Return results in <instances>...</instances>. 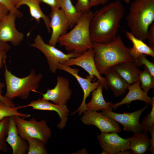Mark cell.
Here are the masks:
<instances>
[{"label": "cell", "mask_w": 154, "mask_h": 154, "mask_svg": "<svg viewBox=\"0 0 154 154\" xmlns=\"http://www.w3.org/2000/svg\"><path fill=\"white\" fill-rule=\"evenodd\" d=\"M124 14V7L119 0L93 12L90 25L92 42L106 43L114 40L118 35L120 22Z\"/></svg>", "instance_id": "1"}, {"label": "cell", "mask_w": 154, "mask_h": 154, "mask_svg": "<svg viewBox=\"0 0 154 154\" xmlns=\"http://www.w3.org/2000/svg\"><path fill=\"white\" fill-rule=\"evenodd\" d=\"M129 48L125 46L120 35L108 43L93 42L94 62L100 74H104L107 70L119 63L134 61L129 54Z\"/></svg>", "instance_id": "2"}, {"label": "cell", "mask_w": 154, "mask_h": 154, "mask_svg": "<svg viewBox=\"0 0 154 154\" xmlns=\"http://www.w3.org/2000/svg\"><path fill=\"white\" fill-rule=\"evenodd\" d=\"M126 21L130 32L143 41L154 20V0H135L129 7Z\"/></svg>", "instance_id": "3"}, {"label": "cell", "mask_w": 154, "mask_h": 154, "mask_svg": "<svg viewBox=\"0 0 154 154\" xmlns=\"http://www.w3.org/2000/svg\"><path fill=\"white\" fill-rule=\"evenodd\" d=\"M93 14L91 11L84 14L72 29L60 37L57 43L67 51L81 54L92 48L90 25Z\"/></svg>", "instance_id": "4"}, {"label": "cell", "mask_w": 154, "mask_h": 154, "mask_svg": "<svg viewBox=\"0 0 154 154\" xmlns=\"http://www.w3.org/2000/svg\"><path fill=\"white\" fill-rule=\"evenodd\" d=\"M5 66L4 76L6 91L4 96L12 100L16 97L27 100L31 91L36 92L38 89L39 83L42 77L41 73H37L33 69L27 76L19 78L12 74L7 68L6 61Z\"/></svg>", "instance_id": "5"}, {"label": "cell", "mask_w": 154, "mask_h": 154, "mask_svg": "<svg viewBox=\"0 0 154 154\" xmlns=\"http://www.w3.org/2000/svg\"><path fill=\"white\" fill-rule=\"evenodd\" d=\"M13 117L18 133L23 139L26 140L29 137L38 139L46 144L50 138L52 131L46 120L37 121L34 117L27 120L19 116Z\"/></svg>", "instance_id": "6"}, {"label": "cell", "mask_w": 154, "mask_h": 154, "mask_svg": "<svg viewBox=\"0 0 154 154\" xmlns=\"http://www.w3.org/2000/svg\"><path fill=\"white\" fill-rule=\"evenodd\" d=\"M31 46L38 49L44 54L49 69L53 73H55L58 69L59 64H63L70 59L81 55L73 52L65 54L55 46L45 43L41 36L39 34L36 37L33 43Z\"/></svg>", "instance_id": "7"}, {"label": "cell", "mask_w": 154, "mask_h": 154, "mask_svg": "<svg viewBox=\"0 0 154 154\" xmlns=\"http://www.w3.org/2000/svg\"><path fill=\"white\" fill-rule=\"evenodd\" d=\"M148 107L147 104L140 110L132 112L123 114L116 113L112 110L106 109L102 110L100 113L121 124L125 131L134 133L142 132L139 119L143 112Z\"/></svg>", "instance_id": "8"}, {"label": "cell", "mask_w": 154, "mask_h": 154, "mask_svg": "<svg viewBox=\"0 0 154 154\" xmlns=\"http://www.w3.org/2000/svg\"><path fill=\"white\" fill-rule=\"evenodd\" d=\"M94 52L92 48L76 57L72 58L62 64L67 66H77L82 68L92 78L96 77L103 88L106 90L109 89L105 78L100 74L96 67L94 59Z\"/></svg>", "instance_id": "9"}, {"label": "cell", "mask_w": 154, "mask_h": 154, "mask_svg": "<svg viewBox=\"0 0 154 154\" xmlns=\"http://www.w3.org/2000/svg\"><path fill=\"white\" fill-rule=\"evenodd\" d=\"M81 118L86 125H93L98 127L101 133H119L121 129L118 123L110 118L96 111H85Z\"/></svg>", "instance_id": "10"}, {"label": "cell", "mask_w": 154, "mask_h": 154, "mask_svg": "<svg viewBox=\"0 0 154 154\" xmlns=\"http://www.w3.org/2000/svg\"><path fill=\"white\" fill-rule=\"evenodd\" d=\"M58 69L65 71L73 76L76 79L83 92V97L82 101L80 106L71 114L73 115L78 112L79 115H81L86 110V101L91 92L96 89L100 83L98 80L97 81L92 82L93 78L89 75L87 76L86 78H83L80 76L78 74L79 72L78 69L72 68L69 66H65L59 64Z\"/></svg>", "instance_id": "11"}, {"label": "cell", "mask_w": 154, "mask_h": 154, "mask_svg": "<svg viewBox=\"0 0 154 154\" xmlns=\"http://www.w3.org/2000/svg\"><path fill=\"white\" fill-rule=\"evenodd\" d=\"M17 15L9 12L0 20V40L4 42H10L14 46L19 45L23 39V34L17 29L15 21Z\"/></svg>", "instance_id": "12"}, {"label": "cell", "mask_w": 154, "mask_h": 154, "mask_svg": "<svg viewBox=\"0 0 154 154\" xmlns=\"http://www.w3.org/2000/svg\"><path fill=\"white\" fill-rule=\"evenodd\" d=\"M72 94L68 80L62 76H58L54 87L48 89L45 93L42 94V99L51 101L56 105H66Z\"/></svg>", "instance_id": "13"}, {"label": "cell", "mask_w": 154, "mask_h": 154, "mask_svg": "<svg viewBox=\"0 0 154 154\" xmlns=\"http://www.w3.org/2000/svg\"><path fill=\"white\" fill-rule=\"evenodd\" d=\"M51 10L49 16L52 33L48 44L55 46L59 38L67 33L69 25L68 21L61 8Z\"/></svg>", "instance_id": "14"}, {"label": "cell", "mask_w": 154, "mask_h": 154, "mask_svg": "<svg viewBox=\"0 0 154 154\" xmlns=\"http://www.w3.org/2000/svg\"><path fill=\"white\" fill-rule=\"evenodd\" d=\"M97 138L103 150L108 154H116L121 151L130 149L129 140L123 138L117 133H101Z\"/></svg>", "instance_id": "15"}, {"label": "cell", "mask_w": 154, "mask_h": 154, "mask_svg": "<svg viewBox=\"0 0 154 154\" xmlns=\"http://www.w3.org/2000/svg\"><path fill=\"white\" fill-rule=\"evenodd\" d=\"M30 107H32L33 110L55 112L58 114L60 119L57 125L58 128L62 129L66 127L70 112L69 109L66 105H56L51 103L48 101L39 99L31 102L27 105L22 106V108Z\"/></svg>", "instance_id": "16"}, {"label": "cell", "mask_w": 154, "mask_h": 154, "mask_svg": "<svg viewBox=\"0 0 154 154\" xmlns=\"http://www.w3.org/2000/svg\"><path fill=\"white\" fill-rule=\"evenodd\" d=\"M9 123L5 141L11 147L13 154H25L28 149L27 141L19 134L13 116L9 117Z\"/></svg>", "instance_id": "17"}, {"label": "cell", "mask_w": 154, "mask_h": 154, "mask_svg": "<svg viewBox=\"0 0 154 154\" xmlns=\"http://www.w3.org/2000/svg\"><path fill=\"white\" fill-rule=\"evenodd\" d=\"M140 81L138 80L133 84L129 85V91L125 97L121 101L113 104L112 109L116 110L119 106L125 104H130L132 101L140 100L147 104L151 105L152 98L148 95V93L144 91L140 86Z\"/></svg>", "instance_id": "18"}, {"label": "cell", "mask_w": 154, "mask_h": 154, "mask_svg": "<svg viewBox=\"0 0 154 154\" xmlns=\"http://www.w3.org/2000/svg\"><path fill=\"white\" fill-rule=\"evenodd\" d=\"M112 68L129 85L139 80V75L141 71L134 61L121 62Z\"/></svg>", "instance_id": "19"}, {"label": "cell", "mask_w": 154, "mask_h": 154, "mask_svg": "<svg viewBox=\"0 0 154 154\" xmlns=\"http://www.w3.org/2000/svg\"><path fill=\"white\" fill-rule=\"evenodd\" d=\"M104 74L108 86L114 95L118 97L124 95L129 85L112 68L107 70Z\"/></svg>", "instance_id": "20"}, {"label": "cell", "mask_w": 154, "mask_h": 154, "mask_svg": "<svg viewBox=\"0 0 154 154\" xmlns=\"http://www.w3.org/2000/svg\"><path fill=\"white\" fill-rule=\"evenodd\" d=\"M38 0H21L15 7L18 9L21 6L25 5L27 6L29 10L31 17L38 23H39L42 19L48 33L51 31L50 25V19L42 11Z\"/></svg>", "instance_id": "21"}, {"label": "cell", "mask_w": 154, "mask_h": 154, "mask_svg": "<svg viewBox=\"0 0 154 154\" xmlns=\"http://www.w3.org/2000/svg\"><path fill=\"white\" fill-rule=\"evenodd\" d=\"M103 88L100 83L98 88L92 92L91 99L86 104V110L98 111L103 109L112 110L113 104L105 100L103 94Z\"/></svg>", "instance_id": "22"}, {"label": "cell", "mask_w": 154, "mask_h": 154, "mask_svg": "<svg viewBox=\"0 0 154 154\" xmlns=\"http://www.w3.org/2000/svg\"><path fill=\"white\" fill-rule=\"evenodd\" d=\"M127 37L133 44L132 47H130L129 54L134 60L141 54L149 55L154 57V49L145 43L143 41L136 37L130 32H125Z\"/></svg>", "instance_id": "23"}, {"label": "cell", "mask_w": 154, "mask_h": 154, "mask_svg": "<svg viewBox=\"0 0 154 154\" xmlns=\"http://www.w3.org/2000/svg\"><path fill=\"white\" fill-rule=\"evenodd\" d=\"M129 142V148L133 154H143L148 150L150 145V140L147 132L134 133L132 137L127 138Z\"/></svg>", "instance_id": "24"}, {"label": "cell", "mask_w": 154, "mask_h": 154, "mask_svg": "<svg viewBox=\"0 0 154 154\" xmlns=\"http://www.w3.org/2000/svg\"><path fill=\"white\" fill-rule=\"evenodd\" d=\"M60 8L62 10L70 28L77 24L84 14L77 11L71 0H61Z\"/></svg>", "instance_id": "25"}, {"label": "cell", "mask_w": 154, "mask_h": 154, "mask_svg": "<svg viewBox=\"0 0 154 154\" xmlns=\"http://www.w3.org/2000/svg\"><path fill=\"white\" fill-rule=\"evenodd\" d=\"M21 108V105L12 107L0 102V121L6 117L11 116H19L24 118L30 117V114L19 112L18 110Z\"/></svg>", "instance_id": "26"}, {"label": "cell", "mask_w": 154, "mask_h": 154, "mask_svg": "<svg viewBox=\"0 0 154 154\" xmlns=\"http://www.w3.org/2000/svg\"><path fill=\"white\" fill-rule=\"evenodd\" d=\"M26 140L28 143L27 154H48L45 148L46 143L38 139L29 137Z\"/></svg>", "instance_id": "27"}, {"label": "cell", "mask_w": 154, "mask_h": 154, "mask_svg": "<svg viewBox=\"0 0 154 154\" xmlns=\"http://www.w3.org/2000/svg\"><path fill=\"white\" fill-rule=\"evenodd\" d=\"M139 79L141 83V87L144 91L148 93L150 89L154 88V77L145 66L144 70L139 74Z\"/></svg>", "instance_id": "28"}, {"label": "cell", "mask_w": 154, "mask_h": 154, "mask_svg": "<svg viewBox=\"0 0 154 154\" xmlns=\"http://www.w3.org/2000/svg\"><path fill=\"white\" fill-rule=\"evenodd\" d=\"M9 123V117L0 121V153H6L8 151L7 145L5 141Z\"/></svg>", "instance_id": "29"}, {"label": "cell", "mask_w": 154, "mask_h": 154, "mask_svg": "<svg viewBox=\"0 0 154 154\" xmlns=\"http://www.w3.org/2000/svg\"><path fill=\"white\" fill-rule=\"evenodd\" d=\"M152 109L150 113L143 119L141 123L142 131H149L152 126L154 124V97L152 98Z\"/></svg>", "instance_id": "30"}, {"label": "cell", "mask_w": 154, "mask_h": 154, "mask_svg": "<svg viewBox=\"0 0 154 154\" xmlns=\"http://www.w3.org/2000/svg\"><path fill=\"white\" fill-rule=\"evenodd\" d=\"M146 55L141 54L134 60V62L138 67L145 65L154 77V63L149 61L146 58Z\"/></svg>", "instance_id": "31"}, {"label": "cell", "mask_w": 154, "mask_h": 154, "mask_svg": "<svg viewBox=\"0 0 154 154\" xmlns=\"http://www.w3.org/2000/svg\"><path fill=\"white\" fill-rule=\"evenodd\" d=\"M77 11L83 14L90 11V0H77L75 6Z\"/></svg>", "instance_id": "32"}, {"label": "cell", "mask_w": 154, "mask_h": 154, "mask_svg": "<svg viewBox=\"0 0 154 154\" xmlns=\"http://www.w3.org/2000/svg\"><path fill=\"white\" fill-rule=\"evenodd\" d=\"M0 3L5 6L9 12L15 14L17 17H21L23 16L22 13L18 10L10 0H0Z\"/></svg>", "instance_id": "33"}, {"label": "cell", "mask_w": 154, "mask_h": 154, "mask_svg": "<svg viewBox=\"0 0 154 154\" xmlns=\"http://www.w3.org/2000/svg\"><path fill=\"white\" fill-rule=\"evenodd\" d=\"M148 40L149 46L154 49V23L149 26L147 35V40Z\"/></svg>", "instance_id": "34"}, {"label": "cell", "mask_w": 154, "mask_h": 154, "mask_svg": "<svg viewBox=\"0 0 154 154\" xmlns=\"http://www.w3.org/2000/svg\"><path fill=\"white\" fill-rule=\"evenodd\" d=\"M39 2L46 4L49 6L51 9L60 8L61 0H38Z\"/></svg>", "instance_id": "35"}, {"label": "cell", "mask_w": 154, "mask_h": 154, "mask_svg": "<svg viewBox=\"0 0 154 154\" xmlns=\"http://www.w3.org/2000/svg\"><path fill=\"white\" fill-rule=\"evenodd\" d=\"M6 52L0 50V68L2 67L3 64L6 61ZM5 86L4 83H2L0 80V94H1L2 90Z\"/></svg>", "instance_id": "36"}, {"label": "cell", "mask_w": 154, "mask_h": 154, "mask_svg": "<svg viewBox=\"0 0 154 154\" xmlns=\"http://www.w3.org/2000/svg\"><path fill=\"white\" fill-rule=\"evenodd\" d=\"M151 138L150 140V145L148 150L150 151L153 154H154V124L151 127L149 131Z\"/></svg>", "instance_id": "37"}, {"label": "cell", "mask_w": 154, "mask_h": 154, "mask_svg": "<svg viewBox=\"0 0 154 154\" xmlns=\"http://www.w3.org/2000/svg\"><path fill=\"white\" fill-rule=\"evenodd\" d=\"M9 12L5 6L0 3V20L7 15Z\"/></svg>", "instance_id": "38"}, {"label": "cell", "mask_w": 154, "mask_h": 154, "mask_svg": "<svg viewBox=\"0 0 154 154\" xmlns=\"http://www.w3.org/2000/svg\"><path fill=\"white\" fill-rule=\"evenodd\" d=\"M0 102H3L11 107H14L15 106V104L12 100L7 99L0 94Z\"/></svg>", "instance_id": "39"}, {"label": "cell", "mask_w": 154, "mask_h": 154, "mask_svg": "<svg viewBox=\"0 0 154 154\" xmlns=\"http://www.w3.org/2000/svg\"><path fill=\"white\" fill-rule=\"evenodd\" d=\"M109 0H90V5L91 7L96 6L100 5H104Z\"/></svg>", "instance_id": "40"}, {"label": "cell", "mask_w": 154, "mask_h": 154, "mask_svg": "<svg viewBox=\"0 0 154 154\" xmlns=\"http://www.w3.org/2000/svg\"><path fill=\"white\" fill-rule=\"evenodd\" d=\"M11 46L6 42H4L0 40V50L7 52L10 50Z\"/></svg>", "instance_id": "41"}, {"label": "cell", "mask_w": 154, "mask_h": 154, "mask_svg": "<svg viewBox=\"0 0 154 154\" xmlns=\"http://www.w3.org/2000/svg\"><path fill=\"white\" fill-rule=\"evenodd\" d=\"M133 154L131 151L129 149H125L121 151L118 152L117 154Z\"/></svg>", "instance_id": "42"}, {"label": "cell", "mask_w": 154, "mask_h": 154, "mask_svg": "<svg viewBox=\"0 0 154 154\" xmlns=\"http://www.w3.org/2000/svg\"><path fill=\"white\" fill-rule=\"evenodd\" d=\"M73 154H88V152L86 148H84L80 151H78L72 153Z\"/></svg>", "instance_id": "43"}, {"label": "cell", "mask_w": 154, "mask_h": 154, "mask_svg": "<svg viewBox=\"0 0 154 154\" xmlns=\"http://www.w3.org/2000/svg\"><path fill=\"white\" fill-rule=\"evenodd\" d=\"M12 3L15 6L21 0H10Z\"/></svg>", "instance_id": "44"}, {"label": "cell", "mask_w": 154, "mask_h": 154, "mask_svg": "<svg viewBox=\"0 0 154 154\" xmlns=\"http://www.w3.org/2000/svg\"><path fill=\"white\" fill-rule=\"evenodd\" d=\"M101 154H108V153L106 151L103 150L102 151L101 153Z\"/></svg>", "instance_id": "45"}, {"label": "cell", "mask_w": 154, "mask_h": 154, "mask_svg": "<svg viewBox=\"0 0 154 154\" xmlns=\"http://www.w3.org/2000/svg\"><path fill=\"white\" fill-rule=\"evenodd\" d=\"M124 0L125 3L127 4H129L130 3V1H131V0Z\"/></svg>", "instance_id": "46"}]
</instances>
